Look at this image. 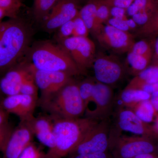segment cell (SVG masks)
<instances>
[{
    "label": "cell",
    "mask_w": 158,
    "mask_h": 158,
    "mask_svg": "<svg viewBox=\"0 0 158 158\" xmlns=\"http://www.w3.org/2000/svg\"><path fill=\"white\" fill-rule=\"evenodd\" d=\"M32 31L19 16L0 22V77L20 62L29 49Z\"/></svg>",
    "instance_id": "6da1fadb"
},
{
    "label": "cell",
    "mask_w": 158,
    "mask_h": 158,
    "mask_svg": "<svg viewBox=\"0 0 158 158\" xmlns=\"http://www.w3.org/2000/svg\"><path fill=\"white\" fill-rule=\"evenodd\" d=\"M52 118L55 144L44 154V158H63L69 156L99 121L88 117L72 119Z\"/></svg>",
    "instance_id": "7a4b0ae2"
},
{
    "label": "cell",
    "mask_w": 158,
    "mask_h": 158,
    "mask_svg": "<svg viewBox=\"0 0 158 158\" xmlns=\"http://www.w3.org/2000/svg\"><path fill=\"white\" fill-rule=\"evenodd\" d=\"M27 53V62L38 70L61 72L73 77L82 74L70 55L59 44L40 42L29 48Z\"/></svg>",
    "instance_id": "3957f363"
},
{
    "label": "cell",
    "mask_w": 158,
    "mask_h": 158,
    "mask_svg": "<svg viewBox=\"0 0 158 158\" xmlns=\"http://www.w3.org/2000/svg\"><path fill=\"white\" fill-rule=\"evenodd\" d=\"M37 105L54 118H81L86 110L80 95L79 84L74 80L56 93L40 98Z\"/></svg>",
    "instance_id": "277c9868"
},
{
    "label": "cell",
    "mask_w": 158,
    "mask_h": 158,
    "mask_svg": "<svg viewBox=\"0 0 158 158\" xmlns=\"http://www.w3.org/2000/svg\"><path fill=\"white\" fill-rule=\"evenodd\" d=\"M154 145L144 136L119 135L109 138V152L113 158H132L153 153Z\"/></svg>",
    "instance_id": "5b68a950"
},
{
    "label": "cell",
    "mask_w": 158,
    "mask_h": 158,
    "mask_svg": "<svg viewBox=\"0 0 158 158\" xmlns=\"http://www.w3.org/2000/svg\"><path fill=\"white\" fill-rule=\"evenodd\" d=\"M111 125L109 118L99 120L69 156L76 155L109 152Z\"/></svg>",
    "instance_id": "8992f818"
},
{
    "label": "cell",
    "mask_w": 158,
    "mask_h": 158,
    "mask_svg": "<svg viewBox=\"0 0 158 158\" xmlns=\"http://www.w3.org/2000/svg\"><path fill=\"white\" fill-rule=\"evenodd\" d=\"M58 44L70 55L82 73L92 67L96 57V46L90 38L71 36Z\"/></svg>",
    "instance_id": "52a82bcc"
},
{
    "label": "cell",
    "mask_w": 158,
    "mask_h": 158,
    "mask_svg": "<svg viewBox=\"0 0 158 158\" xmlns=\"http://www.w3.org/2000/svg\"><path fill=\"white\" fill-rule=\"evenodd\" d=\"M92 67L97 81L110 86L121 81L126 71L119 59L112 55L95 57Z\"/></svg>",
    "instance_id": "ba28073f"
},
{
    "label": "cell",
    "mask_w": 158,
    "mask_h": 158,
    "mask_svg": "<svg viewBox=\"0 0 158 158\" xmlns=\"http://www.w3.org/2000/svg\"><path fill=\"white\" fill-rule=\"evenodd\" d=\"M33 76L31 64L20 61L0 77V90L4 95L20 94L22 85Z\"/></svg>",
    "instance_id": "9c48e42d"
},
{
    "label": "cell",
    "mask_w": 158,
    "mask_h": 158,
    "mask_svg": "<svg viewBox=\"0 0 158 158\" xmlns=\"http://www.w3.org/2000/svg\"><path fill=\"white\" fill-rule=\"evenodd\" d=\"M102 46L117 53L128 52L135 44V38L129 32L120 31L106 24L95 37Z\"/></svg>",
    "instance_id": "30bf717a"
},
{
    "label": "cell",
    "mask_w": 158,
    "mask_h": 158,
    "mask_svg": "<svg viewBox=\"0 0 158 158\" xmlns=\"http://www.w3.org/2000/svg\"><path fill=\"white\" fill-rule=\"evenodd\" d=\"M80 10L77 0H59L41 23L43 29L48 33L57 31L65 23L77 16Z\"/></svg>",
    "instance_id": "8fae6325"
},
{
    "label": "cell",
    "mask_w": 158,
    "mask_h": 158,
    "mask_svg": "<svg viewBox=\"0 0 158 158\" xmlns=\"http://www.w3.org/2000/svg\"><path fill=\"white\" fill-rule=\"evenodd\" d=\"M30 64L34 81L40 91V98L44 97L56 93L73 80V77L65 73L40 70Z\"/></svg>",
    "instance_id": "7c38bea8"
},
{
    "label": "cell",
    "mask_w": 158,
    "mask_h": 158,
    "mask_svg": "<svg viewBox=\"0 0 158 158\" xmlns=\"http://www.w3.org/2000/svg\"><path fill=\"white\" fill-rule=\"evenodd\" d=\"M121 131L144 137L151 134V130L148 126L147 123L138 118L131 109L118 107L116 115L115 127L113 128L111 126L110 132L114 135H120Z\"/></svg>",
    "instance_id": "4fadbf2b"
},
{
    "label": "cell",
    "mask_w": 158,
    "mask_h": 158,
    "mask_svg": "<svg viewBox=\"0 0 158 158\" xmlns=\"http://www.w3.org/2000/svg\"><path fill=\"white\" fill-rule=\"evenodd\" d=\"M38 100L35 97L19 94L6 96L0 102V105L9 114L18 116L20 121H27L34 117Z\"/></svg>",
    "instance_id": "5bb4252c"
},
{
    "label": "cell",
    "mask_w": 158,
    "mask_h": 158,
    "mask_svg": "<svg viewBox=\"0 0 158 158\" xmlns=\"http://www.w3.org/2000/svg\"><path fill=\"white\" fill-rule=\"evenodd\" d=\"M34 136L27 123L20 121L17 127L13 129L2 151V158H19L32 143Z\"/></svg>",
    "instance_id": "9a60e30c"
},
{
    "label": "cell",
    "mask_w": 158,
    "mask_h": 158,
    "mask_svg": "<svg viewBox=\"0 0 158 158\" xmlns=\"http://www.w3.org/2000/svg\"><path fill=\"white\" fill-rule=\"evenodd\" d=\"M114 102V94L111 86L95 80L92 103L94 107L86 117L98 120L109 118Z\"/></svg>",
    "instance_id": "2e32d148"
},
{
    "label": "cell",
    "mask_w": 158,
    "mask_h": 158,
    "mask_svg": "<svg viewBox=\"0 0 158 158\" xmlns=\"http://www.w3.org/2000/svg\"><path fill=\"white\" fill-rule=\"evenodd\" d=\"M49 116H34L25 121L28 124L34 135L48 149L53 148L55 144L53 119Z\"/></svg>",
    "instance_id": "e0dca14e"
},
{
    "label": "cell",
    "mask_w": 158,
    "mask_h": 158,
    "mask_svg": "<svg viewBox=\"0 0 158 158\" xmlns=\"http://www.w3.org/2000/svg\"><path fill=\"white\" fill-rule=\"evenodd\" d=\"M151 95L148 92L140 89L125 88L117 98L118 107L130 109L139 102L149 100Z\"/></svg>",
    "instance_id": "ac0fdd59"
},
{
    "label": "cell",
    "mask_w": 158,
    "mask_h": 158,
    "mask_svg": "<svg viewBox=\"0 0 158 158\" xmlns=\"http://www.w3.org/2000/svg\"><path fill=\"white\" fill-rule=\"evenodd\" d=\"M100 0H88L79 11V15L83 19L89 30L95 37L97 34L96 14L98 6Z\"/></svg>",
    "instance_id": "d6986e66"
},
{
    "label": "cell",
    "mask_w": 158,
    "mask_h": 158,
    "mask_svg": "<svg viewBox=\"0 0 158 158\" xmlns=\"http://www.w3.org/2000/svg\"><path fill=\"white\" fill-rule=\"evenodd\" d=\"M152 59L151 57L128 52L127 59L128 71L131 74L136 76L149 66Z\"/></svg>",
    "instance_id": "ffe728a7"
},
{
    "label": "cell",
    "mask_w": 158,
    "mask_h": 158,
    "mask_svg": "<svg viewBox=\"0 0 158 158\" xmlns=\"http://www.w3.org/2000/svg\"><path fill=\"white\" fill-rule=\"evenodd\" d=\"M59 0H35L32 9L34 19L42 23L48 16Z\"/></svg>",
    "instance_id": "44dd1931"
},
{
    "label": "cell",
    "mask_w": 158,
    "mask_h": 158,
    "mask_svg": "<svg viewBox=\"0 0 158 158\" xmlns=\"http://www.w3.org/2000/svg\"><path fill=\"white\" fill-rule=\"evenodd\" d=\"M130 109L145 123L152 122L155 115L156 110L150 99L139 102Z\"/></svg>",
    "instance_id": "7402d4cb"
},
{
    "label": "cell",
    "mask_w": 158,
    "mask_h": 158,
    "mask_svg": "<svg viewBox=\"0 0 158 158\" xmlns=\"http://www.w3.org/2000/svg\"><path fill=\"white\" fill-rule=\"evenodd\" d=\"M158 82V66H148L129 83V86L138 84H154Z\"/></svg>",
    "instance_id": "603a6c76"
},
{
    "label": "cell",
    "mask_w": 158,
    "mask_h": 158,
    "mask_svg": "<svg viewBox=\"0 0 158 158\" xmlns=\"http://www.w3.org/2000/svg\"><path fill=\"white\" fill-rule=\"evenodd\" d=\"M95 80L88 79L79 83V91L85 107V112L93 101Z\"/></svg>",
    "instance_id": "cb8c5ba5"
},
{
    "label": "cell",
    "mask_w": 158,
    "mask_h": 158,
    "mask_svg": "<svg viewBox=\"0 0 158 158\" xmlns=\"http://www.w3.org/2000/svg\"><path fill=\"white\" fill-rule=\"evenodd\" d=\"M111 6L107 0H100L98 6L96 14V24L98 34L103 28L104 24L106 23L110 18Z\"/></svg>",
    "instance_id": "d4e9b609"
},
{
    "label": "cell",
    "mask_w": 158,
    "mask_h": 158,
    "mask_svg": "<svg viewBox=\"0 0 158 158\" xmlns=\"http://www.w3.org/2000/svg\"><path fill=\"white\" fill-rule=\"evenodd\" d=\"M140 37L152 38L158 35V10L149 21L141 26L137 31Z\"/></svg>",
    "instance_id": "484cf974"
},
{
    "label": "cell",
    "mask_w": 158,
    "mask_h": 158,
    "mask_svg": "<svg viewBox=\"0 0 158 158\" xmlns=\"http://www.w3.org/2000/svg\"><path fill=\"white\" fill-rule=\"evenodd\" d=\"M23 6V0H0V8L8 13L10 18L18 17Z\"/></svg>",
    "instance_id": "4316f807"
},
{
    "label": "cell",
    "mask_w": 158,
    "mask_h": 158,
    "mask_svg": "<svg viewBox=\"0 0 158 158\" xmlns=\"http://www.w3.org/2000/svg\"><path fill=\"white\" fill-rule=\"evenodd\" d=\"M130 52L134 53L152 58L153 54V46L146 40H141L135 42Z\"/></svg>",
    "instance_id": "83f0119b"
},
{
    "label": "cell",
    "mask_w": 158,
    "mask_h": 158,
    "mask_svg": "<svg viewBox=\"0 0 158 158\" xmlns=\"http://www.w3.org/2000/svg\"><path fill=\"white\" fill-rule=\"evenodd\" d=\"M74 28L72 36L88 37L89 31L83 19L79 15L73 19Z\"/></svg>",
    "instance_id": "f1b7e54d"
},
{
    "label": "cell",
    "mask_w": 158,
    "mask_h": 158,
    "mask_svg": "<svg viewBox=\"0 0 158 158\" xmlns=\"http://www.w3.org/2000/svg\"><path fill=\"white\" fill-rule=\"evenodd\" d=\"M74 28L73 19L69 21L61 26L57 30L56 39L57 42L72 36Z\"/></svg>",
    "instance_id": "f546056e"
},
{
    "label": "cell",
    "mask_w": 158,
    "mask_h": 158,
    "mask_svg": "<svg viewBox=\"0 0 158 158\" xmlns=\"http://www.w3.org/2000/svg\"><path fill=\"white\" fill-rule=\"evenodd\" d=\"M38 90L37 85L34 81V77L29 79L22 85L21 88L20 94L30 95L38 98Z\"/></svg>",
    "instance_id": "4dcf8cb0"
},
{
    "label": "cell",
    "mask_w": 158,
    "mask_h": 158,
    "mask_svg": "<svg viewBox=\"0 0 158 158\" xmlns=\"http://www.w3.org/2000/svg\"><path fill=\"white\" fill-rule=\"evenodd\" d=\"M44 154L33 142L23 152L19 158H44Z\"/></svg>",
    "instance_id": "1f68e13d"
},
{
    "label": "cell",
    "mask_w": 158,
    "mask_h": 158,
    "mask_svg": "<svg viewBox=\"0 0 158 158\" xmlns=\"http://www.w3.org/2000/svg\"><path fill=\"white\" fill-rule=\"evenodd\" d=\"M13 130L9 123L0 125V152L2 151Z\"/></svg>",
    "instance_id": "d6a6232c"
},
{
    "label": "cell",
    "mask_w": 158,
    "mask_h": 158,
    "mask_svg": "<svg viewBox=\"0 0 158 158\" xmlns=\"http://www.w3.org/2000/svg\"><path fill=\"white\" fill-rule=\"evenodd\" d=\"M106 23L120 31L129 32L130 30L126 22V20L111 17L108 20Z\"/></svg>",
    "instance_id": "836d02e7"
},
{
    "label": "cell",
    "mask_w": 158,
    "mask_h": 158,
    "mask_svg": "<svg viewBox=\"0 0 158 158\" xmlns=\"http://www.w3.org/2000/svg\"><path fill=\"white\" fill-rule=\"evenodd\" d=\"M125 88L140 89L151 94L153 92L158 91V82L154 84H138L131 86L127 85Z\"/></svg>",
    "instance_id": "e575fe53"
},
{
    "label": "cell",
    "mask_w": 158,
    "mask_h": 158,
    "mask_svg": "<svg viewBox=\"0 0 158 158\" xmlns=\"http://www.w3.org/2000/svg\"><path fill=\"white\" fill-rule=\"evenodd\" d=\"M69 158H113L109 152H107L92 153L83 154L76 155Z\"/></svg>",
    "instance_id": "d590c367"
},
{
    "label": "cell",
    "mask_w": 158,
    "mask_h": 158,
    "mask_svg": "<svg viewBox=\"0 0 158 158\" xmlns=\"http://www.w3.org/2000/svg\"><path fill=\"white\" fill-rule=\"evenodd\" d=\"M127 9L117 7H112L110 9V18H116L123 20L127 19L125 15Z\"/></svg>",
    "instance_id": "8d00e7d4"
},
{
    "label": "cell",
    "mask_w": 158,
    "mask_h": 158,
    "mask_svg": "<svg viewBox=\"0 0 158 158\" xmlns=\"http://www.w3.org/2000/svg\"><path fill=\"white\" fill-rule=\"evenodd\" d=\"M9 113L4 110L0 105V125L9 123Z\"/></svg>",
    "instance_id": "74e56055"
},
{
    "label": "cell",
    "mask_w": 158,
    "mask_h": 158,
    "mask_svg": "<svg viewBox=\"0 0 158 158\" xmlns=\"http://www.w3.org/2000/svg\"><path fill=\"white\" fill-rule=\"evenodd\" d=\"M150 100L156 111H158V91L151 94Z\"/></svg>",
    "instance_id": "f35d334b"
},
{
    "label": "cell",
    "mask_w": 158,
    "mask_h": 158,
    "mask_svg": "<svg viewBox=\"0 0 158 158\" xmlns=\"http://www.w3.org/2000/svg\"><path fill=\"white\" fill-rule=\"evenodd\" d=\"M158 59V35L153 44V54L152 62H155Z\"/></svg>",
    "instance_id": "ab89813d"
},
{
    "label": "cell",
    "mask_w": 158,
    "mask_h": 158,
    "mask_svg": "<svg viewBox=\"0 0 158 158\" xmlns=\"http://www.w3.org/2000/svg\"><path fill=\"white\" fill-rule=\"evenodd\" d=\"M126 22L127 24L128 27L129 28L130 30L137 28L138 25L136 24L132 19H127L126 20Z\"/></svg>",
    "instance_id": "60d3db41"
},
{
    "label": "cell",
    "mask_w": 158,
    "mask_h": 158,
    "mask_svg": "<svg viewBox=\"0 0 158 158\" xmlns=\"http://www.w3.org/2000/svg\"><path fill=\"white\" fill-rule=\"evenodd\" d=\"M132 158H158V157L155 155L153 153H150L139 155Z\"/></svg>",
    "instance_id": "b9f144b4"
},
{
    "label": "cell",
    "mask_w": 158,
    "mask_h": 158,
    "mask_svg": "<svg viewBox=\"0 0 158 158\" xmlns=\"http://www.w3.org/2000/svg\"><path fill=\"white\" fill-rule=\"evenodd\" d=\"M9 17V15L5 10L0 8V22L2 21V19L5 17Z\"/></svg>",
    "instance_id": "7bdbcfd3"
},
{
    "label": "cell",
    "mask_w": 158,
    "mask_h": 158,
    "mask_svg": "<svg viewBox=\"0 0 158 158\" xmlns=\"http://www.w3.org/2000/svg\"><path fill=\"white\" fill-rule=\"evenodd\" d=\"M3 95H4L2 93L1 90H0V102L2 101V100L4 98H3Z\"/></svg>",
    "instance_id": "ee69618b"
},
{
    "label": "cell",
    "mask_w": 158,
    "mask_h": 158,
    "mask_svg": "<svg viewBox=\"0 0 158 158\" xmlns=\"http://www.w3.org/2000/svg\"><path fill=\"white\" fill-rule=\"evenodd\" d=\"M152 65L158 66V60H157L155 62H153Z\"/></svg>",
    "instance_id": "f6af8a7d"
},
{
    "label": "cell",
    "mask_w": 158,
    "mask_h": 158,
    "mask_svg": "<svg viewBox=\"0 0 158 158\" xmlns=\"http://www.w3.org/2000/svg\"><path fill=\"white\" fill-rule=\"evenodd\" d=\"M157 127L158 128V120L157 121Z\"/></svg>",
    "instance_id": "bcb514c9"
},
{
    "label": "cell",
    "mask_w": 158,
    "mask_h": 158,
    "mask_svg": "<svg viewBox=\"0 0 158 158\" xmlns=\"http://www.w3.org/2000/svg\"><path fill=\"white\" fill-rule=\"evenodd\" d=\"M156 1L157 2L158 4V0H156Z\"/></svg>",
    "instance_id": "7dc6e473"
},
{
    "label": "cell",
    "mask_w": 158,
    "mask_h": 158,
    "mask_svg": "<svg viewBox=\"0 0 158 158\" xmlns=\"http://www.w3.org/2000/svg\"></svg>",
    "instance_id": "c3c4849f"
}]
</instances>
